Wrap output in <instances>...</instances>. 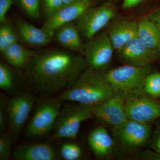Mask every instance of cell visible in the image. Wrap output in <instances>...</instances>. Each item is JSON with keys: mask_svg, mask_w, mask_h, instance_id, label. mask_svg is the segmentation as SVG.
Segmentation results:
<instances>
[{"mask_svg": "<svg viewBox=\"0 0 160 160\" xmlns=\"http://www.w3.org/2000/svg\"><path fill=\"white\" fill-rule=\"evenodd\" d=\"M87 67L85 59L72 52L52 49L37 53L25 70L31 91L49 98L69 89Z\"/></svg>", "mask_w": 160, "mask_h": 160, "instance_id": "obj_1", "label": "cell"}, {"mask_svg": "<svg viewBox=\"0 0 160 160\" xmlns=\"http://www.w3.org/2000/svg\"><path fill=\"white\" fill-rule=\"evenodd\" d=\"M114 94L112 87L104 74L87 67L71 87L56 98L62 102H74L92 106L105 102Z\"/></svg>", "mask_w": 160, "mask_h": 160, "instance_id": "obj_2", "label": "cell"}, {"mask_svg": "<svg viewBox=\"0 0 160 160\" xmlns=\"http://www.w3.org/2000/svg\"><path fill=\"white\" fill-rule=\"evenodd\" d=\"M150 73L149 66L127 65L112 69L103 74L114 93L127 97L143 89L146 78Z\"/></svg>", "mask_w": 160, "mask_h": 160, "instance_id": "obj_3", "label": "cell"}, {"mask_svg": "<svg viewBox=\"0 0 160 160\" xmlns=\"http://www.w3.org/2000/svg\"><path fill=\"white\" fill-rule=\"evenodd\" d=\"M93 116L90 106L78 103L66 104L60 110L49 142L62 139H75L82 123Z\"/></svg>", "mask_w": 160, "mask_h": 160, "instance_id": "obj_4", "label": "cell"}, {"mask_svg": "<svg viewBox=\"0 0 160 160\" xmlns=\"http://www.w3.org/2000/svg\"><path fill=\"white\" fill-rule=\"evenodd\" d=\"M49 98L41 101L36 108L25 130L26 138L44 137L53 131L62 108V102L57 98Z\"/></svg>", "mask_w": 160, "mask_h": 160, "instance_id": "obj_5", "label": "cell"}, {"mask_svg": "<svg viewBox=\"0 0 160 160\" xmlns=\"http://www.w3.org/2000/svg\"><path fill=\"white\" fill-rule=\"evenodd\" d=\"M35 101V95L29 90L9 98L7 132L13 141L18 139Z\"/></svg>", "mask_w": 160, "mask_h": 160, "instance_id": "obj_6", "label": "cell"}, {"mask_svg": "<svg viewBox=\"0 0 160 160\" xmlns=\"http://www.w3.org/2000/svg\"><path fill=\"white\" fill-rule=\"evenodd\" d=\"M116 14L112 3L107 2L95 8H89L77 21L80 34L89 40L106 26Z\"/></svg>", "mask_w": 160, "mask_h": 160, "instance_id": "obj_7", "label": "cell"}, {"mask_svg": "<svg viewBox=\"0 0 160 160\" xmlns=\"http://www.w3.org/2000/svg\"><path fill=\"white\" fill-rule=\"evenodd\" d=\"M113 49L108 34L101 33L88 40L84 51L88 67L101 72L111 62Z\"/></svg>", "mask_w": 160, "mask_h": 160, "instance_id": "obj_8", "label": "cell"}, {"mask_svg": "<svg viewBox=\"0 0 160 160\" xmlns=\"http://www.w3.org/2000/svg\"><path fill=\"white\" fill-rule=\"evenodd\" d=\"M111 130L123 147L134 149L146 144L150 137L151 127L148 123L128 119L121 125L112 126Z\"/></svg>", "mask_w": 160, "mask_h": 160, "instance_id": "obj_9", "label": "cell"}, {"mask_svg": "<svg viewBox=\"0 0 160 160\" xmlns=\"http://www.w3.org/2000/svg\"><path fill=\"white\" fill-rule=\"evenodd\" d=\"M125 109L128 119L147 123L160 117V102L134 94L126 97Z\"/></svg>", "mask_w": 160, "mask_h": 160, "instance_id": "obj_10", "label": "cell"}, {"mask_svg": "<svg viewBox=\"0 0 160 160\" xmlns=\"http://www.w3.org/2000/svg\"><path fill=\"white\" fill-rule=\"evenodd\" d=\"M125 97L116 94L96 106H90L93 116L105 124L112 126H118L126 120Z\"/></svg>", "mask_w": 160, "mask_h": 160, "instance_id": "obj_11", "label": "cell"}, {"mask_svg": "<svg viewBox=\"0 0 160 160\" xmlns=\"http://www.w3.org/2000/svg\"><path fill=\"white\" fill-rule=\"evenodd\" d=\"M91 0H78L74 3L64 6L55 14L47 18L42 29L53 36L60 26L77 20L91 7Z\"/></svg>", "mask_w": 160, "mask_h": 160, "instance_id": "obj_12", "label": "cell"}, {"mask_svg": "<svg viewBox=\"0 0 160 160\" xmlns=\"http://www.w3.org/2000/svg\"><path fill=\"white\" fill-rule=\"evenodd\" d=\"M124 62L128 65L138 66H149L155 62L159 55L158 49H149L143 45L138 36L129 41L119 51Z\"/></svg>", "mask_w": 160, "mask_h": 160, "instance_id": "obj_13", "label": "cell"}, {"mask_svg": "<svg viewBox=\"0 0 160 160\" xmlns=\"http://www.w3.org/2000/svg\"><path fill=\"white\" fill-rule=\"evenodd\" d=\"M16 29L20 38L29 46L42 47L51 42L53 36L42 28L39 29L23 19H16Z\"/></svg>", "mask_w": 160, "mask_h": 160, "instance_id": "obj_14", "label": "cell"}, {"mask_svg": "<svg viewBox=\"0 0 160 160\" xmlns=\"http://www.w3.org/2000/svg\"><path fill=\"white\" fill-rule=\"evenodd\" d=\"M12 155L16 160H55L57 158L55 149L49 143L19 145L15 148Z\"/></svg>", "mask_w": 160, "mask_h": 160, "instance_id": "obj_15", "label": "cell"}, {"mask_svg": "<svg viewBox=\"0 0 160 160\" xmlns=\"http://www.w3.org/2000/svg\"><path fill=\"white\" fill-rule=\"evenodd\" d=\"M115 50L120 51L129 41L138 36V23L129 20H122L112 24L108 31Z\"/></svg>", "mask_w": 160, "mask_h": 160, "instance_id": "obj_16", "label": "cell"}, {"mask_svg": "<svg viewBox=\"0 0 160 160\" xmlns=\"http://www.w3.org/2000/svg\"><path fill=\"white\" fill-rule=\"evenodd\" d=\"M80 32L73 22L60 26L55 31L53 38L58 44L70 51L84 52L85 45L80 37Z\"/></svg>", "mask_w": 160, "mask_h": 160, "instance_id": "obj_17", "label": "cell"}, {"mask_svg": "<svg viewBox=\"0 0 160 160\" xmlns=\"http://www.w3.org/2000/svg\"><path fill=\"white\" fill-rule=\"evenodd\" d=\"M13 67L0 62V88L5 93L12 96L18 95L29 91L22 80L18 77Z\"/></svg>", "mask_w": 160, "mask_h": 160, "instance_id": "obj_18", "label": "cell"}, {"mask_svg": "<svg viewBox=\"0 0 160 160\" xmlns=\"http://www.w3.org/2000/svg\"><path fill=\"white\" fill-rule=\"evenodd\" d=\"M2 53L9 66L18 69H26L37 52L25 48L17 42L9 46Z\"/></svg>", "mask_w": 160, "mask_h": 160, "instance_id": "obj_19", "label": "cell"}, {"mask_svg": "<svg viewBox=\"0 0 160 160\" xmlns=\"http://www.w3.org/2000/svg\"><path fill=\"white\" fill-rule=\"evenodd\" d=\"M88 141L91 150L99 158L104 157L109 154L114 145L113 139L103 127L93 129L89 135Z\"/></svg>", "mask_w": 160, "mask_h": 160, "instance_id": "obj_20", "label": "cell"}, {"mask_svg": "<svg viewBox=\"0 0 160 160\" xmlns=\"http://www.w3.org/2000/svg\"><path fill=\"white\" fill-rule=\"evenodd\" d=\"M138 37L149 49H158L160 46V29L149 18L142 19L138 23Z\"/></svg>", "mask_w": 160, "mask_h": 160, "instance_id": "obj_21", "label": "cell"}, {"mask_svg": "<svg viewBox=\"0 0 160 160\" xmlns=\"http://www.w3.org/2000/svg\"><path fill=\"white\" fill-rule=\"evenodd\" d=\"M20 37L17 30L10 24L2 23L0 27V51H4L9 46L18 42Z\"/></svg>", "mask_w": 160, "mask_h": 160, "instance_id": "obj_22", "label": "cell"}, {"mask_svg": "<svg viewBox=\"0 0 160 160\" xmlns=\"http://www.w3.org/2000/svg\"><path fill=\"white\" fill-rule=\"evenodd\" d=\"M59 155L64 160H78L82 158L83 152L81 146L77 143L66 142L60 146Z\"/></svg>", "mask_w": 160, "mask_h": 160, "instance_id": "obj_23", "label": "cell"}, {"mask_svg": "<svg viewBox=\"0 0 160 160\" xmlns=\"http://www.w3.org/2000/svg\"><path fill=\"white\" fill-rule=\"evenodd\" d=\"M143 91L147 94L158 97L160 95V72L150 73L146 78Z\"/></svg>", "mask_w": 160, "mask_h": 160, "instance_id": "obj_24", "label": "cell"}, {"mask_svg": "<svg viewBox=\"0 0 160 160\" xmlns=\"http://www.w3.org/2000/svg\"><path fill=\"white\" fill-rule=\"evenodd\" d=\"M9 98L6 93L0 94V131H6L9 123Z\"/></svg>", "mask_w": 160, "mask_h": 160, "instance_id": "obj_25", "label": "cell"}, {"mask_svg": "<svg viewBox=\"0 0 160 160\" xmlns=\"http://www.w3.org/2000/svg\"><path fill=\"white\" fill-rule=\"evenodd\" d=\"M13 140L6 131H0V160H9Z\"/></svg>", "mask_w": 160, "mask_h": 160, "instance_id": "obj_26", "label": "cell"}, {"mask_svg": "<svg viewBox=\"0 0 160 160\" xmlns=\"http://www.w3.org/2000/svg\"><path fill=\"white\" fill-rule=\"evenodd\" d=\"M20 5L29 17L38 19L40 16V0H18Z\"/></svg>", "mask_w": 160, "mask_h": 160, "instance_id": "obj_27", "label": "cell"}, {"mask_svg": "<svg viewBox=\"0 0 160 160\" xmlns=\"http://www.w3.org/2000/svg\"><path fill=\"white\" fill-rule=\"evenodd\" d=\"M43 10L47 18L50 17L64 7L63 0H43Z\"/></svg>", "mask_w": 160, "mask_h": 160, "instance_id": "obj_28", "label": "cell"}, {"mask_svg": "<svg viewBox=\"0 0 160 160\" xmlns=\"http://www.w3.org/2000/svg\"><path fill=\"white\" fill-rule=\"evenodd\" d=\"M14 3V0H0V22L2 23L6 21V14Z\"/></svg>", "mask_w": 160, "mask_h": 160, "instance_id": "obj_29", "label": "cell"}, {"mask_svg": "<svg viewBox=\"0 0 160 160\" xmlns=\"http://www.w3.org/2000/svg\"><path fill=\"white\" fill-rule=\"evenodd\" d=\"M140 158L144 159L160 160V154L158 152H154L149 150L145 151L142 154L139 155Z\"/></svg>", "mask_w": 160, "mask_h": 160, "instance_id": "obj_30", "label": "cell"}, {"mask_svg": "<svg viewBox=\"0 0 160 160\" xmlns=\"http://www.w3.org/2000/svg\"><path fill=\"white\" fill-rule=\"evenodd\" d=\"M152 146L157 152L160 154V127L155 133L152 142Z\"/></svg>", "mask_w": 160, "mask_h": 160, "instance_id": "obj_31", "label": "cell"}, {"mask_svg": "<svg viewBox=\"0 0 160 160\" xmlns=\"http://www.w3.org/2000/svg\"><path fill=\"white\" fill-rule=\"evenodd\" d=\"M143 0H124L122 4V8L123 9H128L134 7Z\"/></svg>", "mask_w": 160, "mask_h": 160, "instance_id": "obj_32", "label": "cell"}, {"mask_svg": "<svg viewBox=\"0 0 160 160\" xmlns=\"http://www.w3.org/2000/svg\"><path fill=\"white\" fill-rule=\"evenodd\" d=\"M149 20L153 22L160 29V13L156 11L149 16Z\"/></svg>", "mask_w": 160, "mask_h": 160, "instance_id": "obj_33", "label": "cell"}, {"mask_svg": "<svg viewBox=\"0 0 160 160\" xmlns=\"http://www.w3.org/2000/svg\"><path fill=\"white\" fill-rule=\"evenodd\" d=\"M77 1L78 0H63V2L64 6H65L71 4L72 3H74Z\"/></svg>", "mask_w": 160, "mask_h": 160, "instance_id": "obj_34", "label": "cell"}, {"mask_svg": "<svg viewBox=\"0 0 160 160\" xmlns=\"http://www.w3.org/2000/svg\"><path fill=\"white\" fill-rule=\"evenodd\" d=\"M156 11L160 13V8H159V9H158L157 10H156Z\"/></svg>", "mask_w": 160, "mask_h": 160, "instance_id": "obj_35", "label": "cell"}, {"mask_svg": "<svg viewBox=\"0 0 160 160\" xmlns=\"http://www.w3.org/2000/svg\"><path fill=\"white\" fill-rule=\"evenodd\" d=\"M158 50L159 52V55H160V46L159 47L158 49Z\"/></svg>", "mask_w": 160, "mask_h": 160, "instance_id": "obj_36", "label": "cell"}, {"mask_svg": "<svg viewBox=\"0 0 160 160\" xmlns=\"http://www.w3.org/2000/svg\"></svg>", "mask_w": 160, "mask_h": 160, "instance_id": "obj_37", "label": "cell"}]
</instances>
